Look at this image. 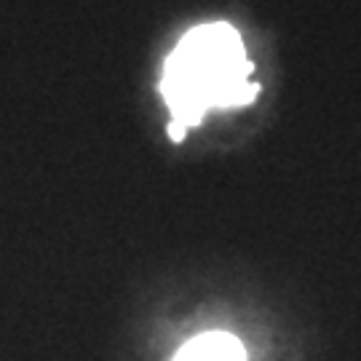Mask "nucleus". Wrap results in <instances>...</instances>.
I'll use <instances>...</instances> for the list:
<instances>
[{
    "label": "nucleus",
    "mask_w": 361,
    "mask_h": 361,
    "mask_svg": "<svg viewBox=\"0 0 361 361\" xmlns=\"http://www.w3.org/2000/svg\"><path fill=\"white\" fill-rule=\"evenodd\" d=\"M252 73L255 65L246 56L244 40L231 25L212 22L182 35L166 56L158 83L171 110V140L182 142L209 110L252 102L259 91Z\"/></svg>",
    "instance_id": "obj_1"
},
{
    "label": "nucleus",
    "mask_w": 361,
    "mask_h": 361,
    "mask_svg": "<svg viewBox=\"0 0 361 361\" xmlns=\"http://www.w3.org/2000/svg\"><path fill=\"white\" fill-rule=\"evenodd\" d=\"M174 361H246V350L233 335L207 332L182 345Z\"/></svg>",
    "instance_id": "obj_2"
}]
</instances>
